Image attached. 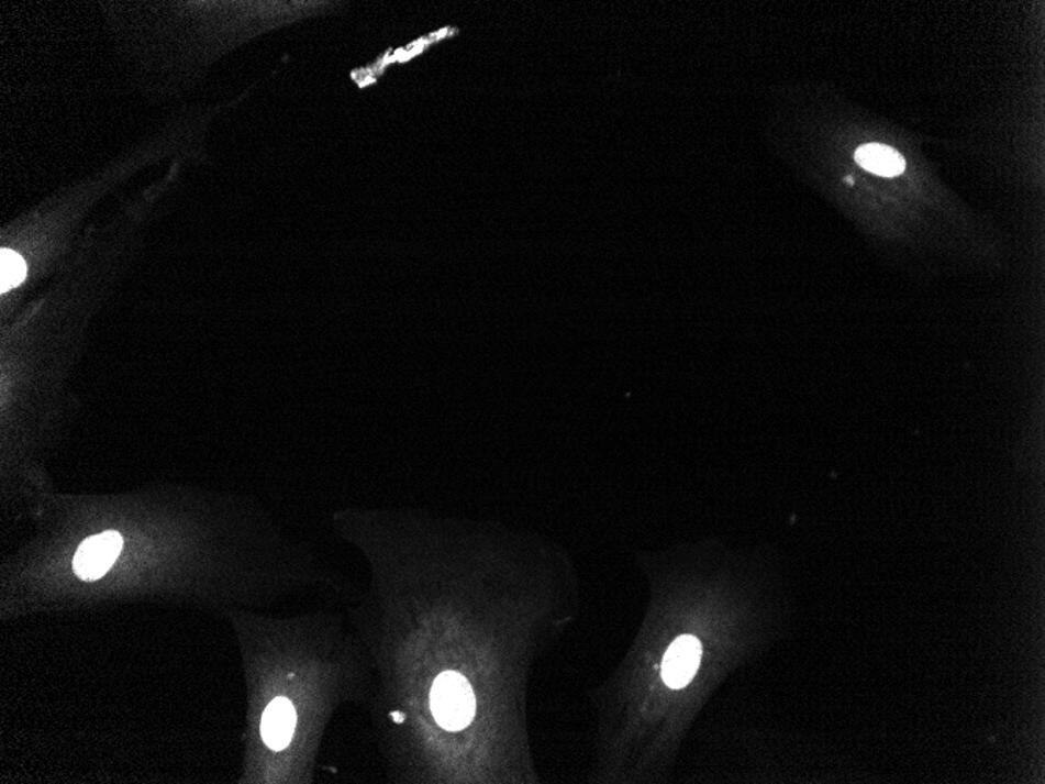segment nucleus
<instances>
[{
    "instance_id": "nucleus-1",
    "label": "nucleus",
    "mask_w": 1045,
    "mask_h": 784,
    "mask_svg": "<svg viewBox=\"0 0 1045 784\" xmlns=\"http://www.w3.org/2000/svg\"><path fill=\"white\" fill-rule=\"evenodd\" d=\"M431 708L435 720L445 730L459 731L468 727L476 713L470 683L459 673H442L432 686Z\"/></svg>"
},
{
    "instance_id": "nucleus-2",
    "label": "nucleus",
    "mask_w": 1045,
    "mask_h": 784,
    "mask_svg": "<svg viewBox=\"0 0 1045 784\" xmlns=\"http://www.w3.org/2000/svg\"><path fill=\"white\" fill-rule=\"evenodd\" d=\"M123 550V538L116 531H105L85 540L74 556V571L85 581L102 578Z\"/></svg>"
},
{
    "instance_id": "nucleus-3",
    "label": "nucleus",
    "mask_w": 1045,
    "mask_h": 784,
    "mask_svg": "<svg viewBox=\"0 0 1045 784\" xmlns=\"http://www.w3.org/2000/svg\"><path fill=\"white\" fill-rule=\"evenodd\" d=\"M701 643L693 636H681L668 647L663 661V678L671 689H682L692 682L700 665Z\"/></svg>"
},
{
    "instance_id": "nucleus-4",
    "label": "nucleus",
    "mask_w": 1045,
    "mask_h": 784,
    "mask_svg": "<svg viewBox=\"0 0 1045 784\" xmlns=\"http://www.w3.org/2000/svg\"><path fill=\"white\" fill-rule=\"evenodd\" d=\"M297 727V711L287 698L279 697L269 703L262 717V738L273 750H284L293 738Z\"/></svg>"
},
{
    "instance_id": "nucleus-5",
    "label": "nucleus",
    "mask_w": 1045,
    "mask_h": 784,
    "mask_svg": "<svg viewBox=\"0 0 1045 784\" xmlns=\"http://www.w3.org/2000/svg\"><path fill=\"white\" fill-rule=\"evenodd\" d=\"M855 157L864 169L878 176H899L904 169L902 155L881 144H866L856 151Z\"/></svg>"
},
{
    "instance_id": "nucleus-6",
    "label": "nucleus",
    "mask_w": 1045,
    "mask_h": 784,
    "mask_svg": "<svg viewBox=\"0 0 1045 784\" xmlns=\"http://www.w3.org/2000/svg\"><path fill=\"white\" fill-rule=\"evenodd\" d=\"M27 275L24 258L14 251L2 250L0 253V291L7 294L11 288L21 286Z\"/></svg>"
}]
</instances>
